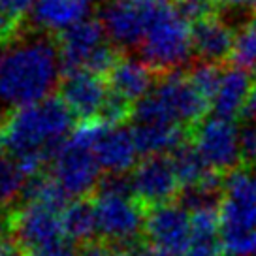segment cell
I'll use <instances>...</instances> for the list:
<instances>
[{"instance_id": "cell-1", "label": "cell", "mask_w": 256, "mask_h": 256, "mask_svg": "<svg viewBox=\"0 0 256 256\" xmlns=\"http://www.w3.org/2000/svg\"><path fill=\"white\" fill-rule=\"evenodd\" d=\"M62 68L56 40L23 38L0 46V117L42 102L60 85Z\"/></svg>"}, {"instance_id": "cell-2", "label": "cell", "mask_w": 256, "mask_h": 256, "mask_svg": "<svg viewBox=\"0 0 256 256\" xmlns=\"http://www.w3.org/2000/svg\"><path fill=\"white\" fill-rule=\"evenodd\" d=\"M74 115L60 96L19 108L2 120V142L17 158L30 152H44L55 160L74 128Z\"/></svg>"}, {"instance_id": "cell-3", "label": "cell", "mask_w": 256, "mask_h": 256, "mask_svg": "<svg viewBox=\"0 0 256 256\" xmlns=\"http://www.w3.org/2000/svg\"><path fill=\"white\" fill-rule=\"evenodd\" d=\"M209 110V102L194 88L188 74H164L149 94L134 106V124H177L192 132Z\"/></svg>"}, {"instance_id": "cell-4", "label": "cell", "mask_w": 256, "mask_h": 256, "mask_svg": "<svg viewBox=\"0 0 256 256\" xmlns=\"http://www.w3.org/2000/svg\"><path fill=\"white\" fill-rule=\"evenodd\" d=\"M192 24L179 16L174 4L162 2L140 46V55L154 74H170L190 56Z\"/></svg>"}, {"instance_id": "cell-5", "label": "cell", "mask_w": 256, "mask_h": 256, "mask_svg": "<svg viewBox=\"0 0 256 256\" xmlns=\"http://www.w3.org/2000/svg\"><path fill=\"white\" fill-rule=\"evenodd\" d=\"M220 245L226 248L256 234V166L230 172L218 206Z\"/></svg>"}, {"instance_id": "cell-6", "label": "cell", "mask_w": 256, "mask_h": 256, "mask_svg": "<svg viewBox=\"0 0 256 256\" xmlns=\"http://www.w3.org/2000/svg\"><path fill=\"white\" fill-rule=\"evenodd\" d=\"M98 234L117 247L136 243L145 232L147 209L134 200L132 194L94 192Z\"/></svg>"}, {"instance_id": "cell-7", "label": "cell", "mask_w": 256, "mask_h": 256, "mask_svg": "<svg viewBox=\"0 0 256 256\" xmlns=\"http://www.w3.org/2000/svg\"><path fill=\"white\" fill-rule=\"evenodd\" d=\"M192 144L202 154L211 170L218 174H230L238 170L241 160L240 149V130L234 120H226L220 117L202 120L200 124L192 128Z\"/></svg>"}, {"instance_id": "cell-8", "label": "cell", "mask_w": 256, "mask_h": 256, "mask_svg": "<svg viewBox=\"0 0 256 256\" xmlns=\"http://www.w3.org/2000/svg\"><path fill=\"white\" fill-rule=\"evenodd\" d=\"M160 0H115L102 10V24L115 48L142 46ZM170 4V2H168Z\"/></svg>"}, {"instance_id": "cell-9", "label": "cell", "mask_w": 256, "mask_h": 256, "mask_svg": "<svg viewBox=\"0 0 256 256\" xmlns=\"http://www.w3.org/2000/svg\"><path fill=\"white\" fill-rule=\"evenodd\" d=\"M100 170L102 168L96 160L94 151L76 145L68 138L53 160L51 177L60 184V188L68 194V198L74 196L76 200H80L96 192L102 181Z\"/></svg>"}, {"instance_id": "cell-10", "label": "cell", "mask_w": 256, "mask_h": 256, "mask_svg": "<svg viewBox=\"0 0 256 256\" xmlns=\"http://www.w3.org/2000/svg\"><path fill=\"white\" fill-rule=\"evenodd\" d=\"M132 196L147 211L158 206L174 204L179 190V183L170 156H147L130 174Z\"/></svg>"}, {"instance_id": "cell-11", "label": "cell", "mask_w": 256, "mask_h": 256, "mask_svg": "<svg viewBox=\"0 0 256 256\" xmlns=\"http://www.w3.org/2000/svg\"><path fill=\"white\" fill-rule=\"evenodd\" d=\"M8 228L24 252L64 238L62 213L40 204H23L14 209L8 215Z\"/></svg>"}, {"instance_id": "cell-12", "label": "cell", "mask_w": 256, "mask_h": 256, "mask_svg": "<svg viewBox=\"0 0 256 256\" xmlns=\"http://www.w3.org/2000/svg\"><path fill=\"white\" fill-rule=\"evenodd\" d=\"M144 236L151 247L184 256L192 240V216L188 209L176 204L149 209Z\"/></svg>"}, {"instance_id": "cell-13", "label": "cell", "mask_w": 256, "mask_h": 256, "mask_svg": "<svg viewBox=\"0 0 256 256\" xmlns=\"http://www.w3.org/2000/svg\"><path fill=\"white\" fill-rule=\"evenodd\" d=\"M58 90V96L76 117H80L81 120H90L98 117L106 96L110 92V85L104 76L88 70H78L62 76Z\"/></svg>"}, {"instance_id": "cell-14", "label": "cell", "mask_w": 256, "mask_h": 256, "mask_svg": "<svg viewBox=\"0 0 256 256\" xmlns=\"http://www.w3.org/2000/svg\"><path fill=\"white\" fill-rule=\"evenodd\" d=\"M108 42L104 24L98 19H85L56 36V48L60 56L62 76L85 70L88 58Z\"/></svg>"}, {"instance_id": "cell-15", "label": "cell", "mask_w": 256, "mask_h": 256, "mask_svg": "<svg viewBox=\"0 0 256 256\" xmlns=\"http://www.w3.org/2000/svg\"><path fill=\"white\" fill-rule=\"evenodd\" d=\"M94 156L100 168L113 174L124 176L128 170L136 168V158L140 156L132 128L110 126L94 147Z\"/></svg>"}, {"instance_id": "cell-16", "label": "cell", "mask_w": 256, "mask_h": 256, "mask_svg": "<svg viewBox=\"0 0 256 256\" xmlns=\"http://www.w3.org/2000/svg\"><path fill=\"white\" fill-rule=\"evenodd\" d=\"M236 34L216 16L192 24V48L204 62L220 64L230 58Z\"/></svg>"}, {"instance_id": "cell-17", "label": "cell", "mask_w": 256, "mask_h": 256, "mask_svg": "<svg viewBox=\"0 0 256 256\" xmlns=\"http://www.w3.org/2000/svg\"><path fill=\"white\" fill-rule=\"evenodd\" d=\"M106 80L113 92L138 104L142 98H145L152 90L154 72L142 58L120 56Z\"/></svg>"}, {"instance_id": "cell-18", "label": "cell", "mask_w": 256, "mask_h": 256, "mask_svg": "<svg viewBox=\"0 0 256 256\" xmlns=\"http://www.w3.org/2000/svg\"><path fill=\"white\" fill-rule=\"evenodd\" d=\"M88 4V0H36L32 21L42 30L60 34L87 19Z\"/></svg>"}, {"instance_id": "cell-19", "label": "cell", "mask_w": 256, "mask_h": 256, "mask_svg": "<svg viewBox=\"0 0 256 256\" xmlns=\"http://www.w3.org/2000/svg\"><path fill=\"white\" fill-rule=\"evenodd\" d=\"M252 80L247 70L230 68L222 72L220 85L216 88V94L211 102V110L215 117L226 120H234L238 115H241V110L245 106L248 92L252 90Z\"/></svg>"}, {"instance_id": "cell-20", "label": "cell", "mask_w": 256, "mask_h": 256, "mask_svg": "<svg viewBox=\"0 0 256 256\" xmlns=\"http://www.w3.org/2000/svg\"><path fill=\"white\" fill-rule=\"evenodd\" d=\"M132 134L142 156H164V152L176 151L179 145L188 142L190 130L177 124H134Z\"/></svg>"}, {"instance_id": "cell-21", "label": "cell", "mask_w": 256, "mask_h": 256, "mask_svg": "<svg viewBox=\"0 0 256 256\" xmlns=\"http://www.w3.org/2000/svg\"><path fill=\"white\" fill-rule=\"evenodd\" d=\"M62 230L64 236L74 243L92 241L98 234L94 202L88 198H80L68 204L62 211Z\"/></svg>"}, {"instance_id": "cell-22", "label": "cell", "mask_w": 256, "mask_h": 256, "mask_svg": "<svg viewBox=\"0 0 256 256\" xmlns=\"http://www.w3.org/2000/svg\"><path fill=\"white\" fill-rule=\"evenodd\" d=\"M170 158H172L174 170H176L179 183L183 188L198 186L211 172V168L206 164V160L202 158L198 149L190 142H184L183 145H179L176 151L170 154Z\"/></svg>"}, {"instance_id": "cell-23", "label": "cell", "mask_w": 256, "mask_h": 256, "mask_svg": "<svg viewBox=\"0 0 256 256\" xmlns=\"http://www.w3.org/2000/svg\"><path fill=\"white\" fill-rule=\"evenodd\" d=\"M23 204H40L62 213L68 206V194L51 176H36L28 179L23 190Z\"/></svg>"}, {"instance_id": "cell-24", "label": "cell", "mask_w": 256, "mask_h": 256, "mask_svg": "<svg viewBox=\"0 0 256 256\" xmlns=\"http://www.w3.org/2000/svg\"><path fill=\"white\" fill-rule=\"evenodd\" d=\"M230 62L234 68H240V70L256 68V16L248 19L236 34Z\"/></svg>"}, {"instance_id": "cell-25", "label": "cell", "mask_w": 256, "mask_h": 256, "mask_svg": "<svg viewBox=\"0 0 256 256\" xmlns=\"http://www.w3.org/2000/svg\"><path fill=\"white\" fill-rule=\"evenodd\" d=\"M26 177L17 166L16 160H2L0 162V208L14 204L19 196H23Z\"/></svg>"}, {"instance_id": "cell-26", "label": "cell", "mask_w": 256, "mask_h": 256, "mask_svg": "<svg viewBox=\"0 0 256 256\" xmlns=\"http://www.w3.org/2000/svg\"><path fill=\"white\" fill-rule=\"evenodd\" d=\"M134 102H130L124 96L113 92L110 88V92L106 96L102 110L98 113L96 119H100L106 122L108 126H122V122H126L128 119H132L134 115Z\"/></svg>"}, {"instance_id": "cell-27", "label": "cell", "mask_w": 256, "mask_h": 256, "mask_svg": "<svg viewBox=\"0 0 256 256\" xmlns=\"http://www.w3.org/2000/svg\"><path fill=\"white\" fill-rule=\"evenodd\" d=\"M220 78H222V68L220 64H209L202 62L196 68H192V72L188 74V80L194 85V88L200 92L209 104L213 102V98L216 94V88L220 85Z\"/></svg>"}, {"instance_id": "cell-28", "label": "cell", "mask_w": 256, "mask_h": 256, "mask_svg": "<svg viewBox=\"0 0 256 256\" xmlns=\"http://www.w3.org/2000/svg\"><path fill=\"white\" fill-rule=\"evenodd\" d=\"M174 6L179 12V16L190 24L200 23L208 17H213L218 10L215 0H176Z\"/></svg>"}, {"instance_id": "cell-29", "label": "cell", "mask_w": 256, "mask_h": 256, "mask_svg": "<svg viewBox=\"0 0 256 256\" xmlns=\"http://www.w3.org/2000/svg\"><path fill=\"white\" fill-rule=\"evenodd\" d=\"M24 256H78V247L74 245V241L64 236L55 241H49L42 247L26 250Z\"/></svg>"}, {"instance_id": "cell-30", "label": "cell", "mask_w": 256, "mask_h": 256, "mask_svg": "<svg viewBox=\"0 0 256 256\" xmlns=\"http://www.w3.org/2000/svg\"><path fill=\"white\" fill-rule=\"evenodd\" d=\"M78 256H120V247L106 240H92L81 243L78 247Z\"/></svg>"}, {"instance_id": "cell-31", "label": "cell", "mask_w": 256, "mask_h": 256, "mask_svg": "<svg viewBox=\"0 0 256 256\" xmlns=\"http://www.w3.org/2000/svg\"><path fill=\"white\" fill-rule=\"evenodd\" d=\"M34 4L36 0H0V14L21 23L23 17L28 14V10L34 8Z\"/></svg>"}, {"instance_id": "cell-32", "label": "cell", "mask_w": 256, "mask_h": 256, "mask_svg": "<svg viewBox=\"0 0 256 256\" xmlns=\"http://www.w3.org/2000/svg\"><path fill=\"white\" fill-rule=\"evenodd\" d=\"M240 117L245 120V122H256V83H254V87H252V90L248 92Z\"/></svg>"}, {"instance_id": "cell-33", "label": "cell", "mask_w": 256, "mask_h": 256, "mask_svg": "<svg viewBox=\"0 0 256 256\" xmlns=\"http://www.w3.org/2000/svg\"><path fill=\"white\" fill-rule=\"evenodd\" d=\"M151 254H152V247L151 245H145L142 241H136V243H130V245L120 247V256H151Z\"/></svg>"}, {"instance_id": "cell-34", "label": "cell", "mask_w": 256, "mask_h": 256, "mask_svg": "<svg viewBox=\"0 0 256 256\" xmlns=\"http://www.w3.org/2000/svg\"><path fill=\"white\" fill-rule=\"evenodd\" d=\"M216 8H224V10H232V12H238V10H243L250 6V0H215Z\"/></svg>"}, {"instance_id": "cell-35", "label": "cell", "mask_w": 256, "mask_h": 256, "mask_svg": "<svg viewBox=\"0 0 256 256\" xmlns=\"http://www.w3.org/2000/svg\"><path fill=\"white\" fill-rule=\"evenodd\" d=\"M151 256H181V254H176V252H168V250H160V248L152 247V254Z\"/></svg>"}, {"instance_id": "cell-36", "label": "cell", "mask_w": 256, "mask_h": 256, "mask_svg": "<svg viewBox=\"0 0 256 256\" xmlns=\"http://www.w3.org/2000/svg\"><path fill=\"white\" fill-rule=\"evenodd\" d=\"M88 2H104L106 6H108V4H112V2H115V0H88Z\"/></svg>"}, {"instance_id": "cell-37", "label": "cell", "mask_w": 256, "mask_h": 256, "mask_svg": "<svg viewBox=\"0 0 256 256\" xmlns=\"http://www.w3.org/2000/svg\"><path fill=\"white\" fill-rule=\"evenodd\" d=\"M250 8H254V10H256V0H250Z\"/></svg>"}]
</instances>
